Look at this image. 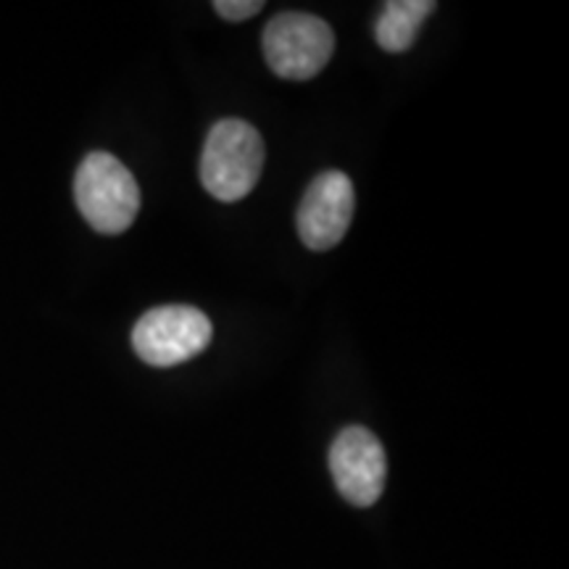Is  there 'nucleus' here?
Segmentation results:
<instances>
[{
  "label": "nucleus",
  "mask_w": 569,
  "mask_h": 569,
  "mask_svg": "<svg viewBox=\"0 0 569 569\" xmlns=\"http://www.w3.org/2000/svg\"><path fill=\"white\" fill-rule=\"evenodd\" d=\"M264 169V140L243 119H222L211 127L201 153V182L217 201H243Z\"/></svg>",
  "instance_id": "obj_1"
},
{
  "label": "nucleus",
  "mask_w": 569,
  "mask_h": 569,
  "mask_svg": "<svg viewBox=\"0 0 569 569\" xmlns=\"http://www.w3.org/2000/svg\"><path fill=\"white\" fill-rule=\"evenodd\" d=\"M77 209L92 230L119 234L130 230L140 211V188L117 156L96 151L84 156L74 177Z\"/></svg>",
  "instance_id": "obj_2"
},
{
  "label": "nucleus",
  "mask_w": 569,
  "mask_h": 569,
  "mask_svg": "<svg viewBox=\"0 0 569 569\" xmlns=\"http://www.w3.org/2000/svg\"><path fill=\"white\" fill-rule=\"evenodd\" d=\"M269 69L282 80H311L336 53V32L325 19L303 11H284L261 34Z\"/></svg>",
  "instance_id": "obj_3"
},
{
  "label": "nucleus",
  "mask_w": 569,
  "mask_h": 569,
  "mask_svg": "<svg viewBox=\"0 0 569 569\" xmlns=\"http://www.w3.org/2000/svg\"><path fill=\"white\" fill-rule=\"evenodd\" d=\"M211 336V319L196 306H159L132 327V348L146 365L167 369L203 353Z\"/></svg>",
  "instance_id": "obj_4"
},
{
  "label": "nucleus",
  "mask_w": 569,
  "mask_h": 569,
  "mask_svg": "<svg viewBox=\"0 0 569 569\" xmlns=\"http://www.w3.org/2000/svg\"><path fill=\"white\" fill-rule=\"evenodd\" d=\"M330 469L348 503L372 507L386 488V448L367 427H346L330 448Z\"/></svg>",
  "instance_id": "obj_5"
},
{
  "label": "nucleus",
  "mask_w": 569,
  "mask_h": 569,
  "mask_svg": "<svg viewBox=\"0 0 569 569\" xmlns=\"http://www.w3.org/2000/svg\"><path fill=\"white\" fill-rule=\"evenodd\" d=\"M353 182L343 172H322L298 206V234L311 251H330L346 238L353 219Z\"/></svg>",
  "instance_id": "obj_6"
},
{
  "label": "nucleus",
  "mask_w": 569,
  "mask_h": 569,
  "mask_svg": "<svg viewBox=\"0 0 569 569\" xmlns=\"http://www.w3.org/2000/svg\"><path fill=\"white\" fill-rule=\"evenodd\" d=\"M436 11L432 0H393L382 6L375 21L377 46L388 53H403L415 46L425 19Z\"/></svg>",
  "instance_id": "obj_7"
},
{
  "label": "nucleus",
  "mask_w": 569,
  "mask_h": 569,
  "mask_svg": "<svg viewBox=\"0 0 569 569\" xmlns=\"http://www.w3.org/2000/svg\"><path fill=\"white\" fill-rule=\"evenodd\" d=\"M261 9H264L261 0H217V3H213V11L227 21L253 19Z\"/></svg>",
  "instance_id": "obj_8"
}]
</instances>
